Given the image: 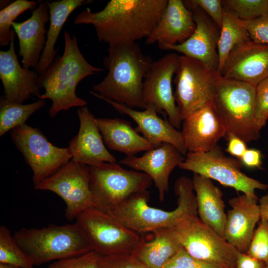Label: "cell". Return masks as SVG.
<instances>
[{"label": "cell", "mask_w": 268, "mask_h": 268, "mask_svg": "<svg viewBox=\"0 0 268 268\" xmlns=\"http://www.w3.org/2000/svg\"><path fill=\"white\" fill-rule=\"evenodd\" d=\"M167 2V0H111L98 12L86 8L73 22L76 25H92L98 40L109 46L136 43L150 35Z\"/></svg>", "instance_id": "6da1fadb"}, {"label": "cell", "mask_w": 268, "mask_h": 268, "mask_svg": "<svg viewBox=\"0 0 268 268\" xmlns=\"http://www.w3.org/2000/svg\"><path fill=\"white\" fill-rule=\"evenodd\" d=\"M152 62L136 43L109 46L103 60L108 73L92 91L131 108L145 109L143 82Z\"/></svg>", "instance_id": "7a4b0ae2"}, {"label": "cell", "mask_w": 268, "mask_h": 268, "mask_svg": "<svg viewBox=\"0 0 268 268\" xmlns=\"http://www.w3.org/2000/svg\"><path fill=\"white\" fill-rule=\"evenodd\" d=\"M65 47L62 56L55 58L46 71L39 74V84L45 92L38 99H50L49 114L54 118L62 111L86 106L87 102L78 97L76 89L86 77L98 74L103 68L89 64L81 53L74 34L64 32Z\"/></svg>", "instance_id": "3957f363"}, {"label": "cell", "mask_w": 268, "mask_h": 268, "mask_svg": "<svg viewBox=\"0 0 268 268\" xmlns=\"http://www.w3.org/2000/svg\"><path fill=\"white\" fill-rule=\"evenodd\" d=\"M174 191L178 196L177 206L173 210L149 205L150 193L145 190L133 195L109 214L140 235L173 227L188 216H198L192 180L184 176L180 177L175 183Z\"/></svg>", "instance_id": "277c9868"}, {"label": "cell", "mask_w": 268, "mask_h": 268, "mask_svg": "<svg viewBox=\"0 0 268 268\" xmlns=\"http://www.w3.org/2000/svg\"><path fill=\"white\" fill-rule=\"evenodd\" d=\"M13 237L33 265L79 256L92 251L79 224H50L41 228H22Z\"/></svg>", "instance_id": "5b68a950"}, {"label": "cell", "mask_w": 268, "mask_h": 268, "mask_svg": "<svg viewBox=\"0 0 268 268\" xmlns=\"http://www.w3.org/2000/svg\"><path fill=\"white\" fill-rule=\"evenodd\" d=\"M256 87L219 74L212 100L225 126L226 135L234 134L247 143L260 137L255 120Z\"/></svg>", "instance_id": "8992f818"}, {"label": "cell", "mask_w": 268, "mask_h": 268, "mask_svg": "<svg viewBox=\"0 0 268 268\" xmlns=\"http://www.w3.org/2000/svg\"><path fill=\"white\" fill-rule=\"evenodd\" d=\"M89 173L93 207L107 214L133 195L147 190L153 182L145 173L116 163L90 166Z\"/></svg>", "instance_id": "52a82bcc"}, {"label": "cell", "mask_w": 268, "mask_h": 268, "mask_svg": "<svg viewBox=\"0 0 268 268\" xmlns=\"http://www.w3.org/2000/svg\"><path fill=\"white\" fill-rule=\"evenodd\" d=\"M242 166L239 159L226 156L217 144L208 151L188 152L179 167L259 200L256 190L265 191L268 185L247 176L241 171Z\"/></svg>", "instance_id": "ba28073f"}, {"label": "cell", "mask_w": 268, "mask_h": 268, "mask_svg": "<svg viewBox=\"0 0 268 268\" xmlns=\"http://www.w3.org/2000/svg\"><path fill=\"white\" fill-rule=\"evenodd\" d=\"M92 250L102 256L132 255L144 240L111 215L90 207L75 218Z\"/></svg>", "instance_id": "9c48e42d"}, {"label": "cell", "mask_w": 268, "mask_h": 268, "mask_svg": "<svg viewBox=\"0 0 268 268\" xmlns=\"http://www.w3.org/2000/svg\"><path fill=\"white\" fill-rule=\"evenodd\" d=\"M219 74L217 69L197 60L179 56L174 95L182 121L212 102Z\"/></svg>", "instance_id": "30bf717a"}, {"label": "cell", "mask_w": 268, "mask_h": 268, "mask_svg": "<svg viewBox=\"0 0 268 268\" xmlns=\"http://www.w3.org/2000/svg\"><path fill=\"white\" fill-rule=\"evenodd\" d=\"M184 249L193 257L225 268H235L238 251L198 215L172 227Z\"/></svg>", "instance_id": "8fae6325"}, {"label": "cell", "mask_w": 268, "mask_h": 268, "mask_svg": "<svg viewBox=\"0 0 268 268\" xmlns=\"http://www.w3.org/2000/svg\"><path fill=\"white\" fill-rule=\"evenodd\" d=\"M10 136L32 171L34 186L55 174L72 158L68 147L53 145L39 129L26 124L10 131Z\"/></svg>", "instance_id": "7c38bea8"}, {"label": "cell", "mask_w": 268, "mask_h": 268, "mask_svg": "<svg viewBox=\"0 0 268 268\" xmlns=\"http://www.w3.org/2000/svg\"><path fill=\"white\" fill-rule=\"evenodd\" d=\"M60 196L66 208L65 215L71 221L84 210L94 207L90 186L89 166L69 161L55 174L34 186Z\"/></svg>", "instance_id": "4fadbf2b"}, {"label": "cell", "mask_w": 268, "mask_h": 268, "mask_svg": "<svg viewBox=\"0 0 268 268\" xmlns=\"http://www.w3.org/2000/svg\"><path fill=\"white\" fill-rule=\"evenodd\" d=\"M179 57L172 53L153 61L143 85V99L146 108L151 107L157 114L167 116L168 121L176 129L180 128L183 122L172 87Z\"/></svg>", "instance_id": "5bb4252c"}, {"label": "cell", "mask_w": 268, "mask_h": 268, "mask_svg": "<svg viewBox=\"0 0 268 268\" xmlns=\"http://www.w3.org/2000/svg\"><path fill=\"white\" fill-rule=\"evenodd\" d=\"M184 2L187 7L192 11L196 29L193 34L183 43L166 46L161 50L176 51L217 70V43L220 34L218 26L192 0Z\"/></svg>", "instance_id": "9a60e30c"}, {"label": "cell", "mask_w": 268, "mask_h": 268, "mask_svg": "<svg viewBox=\"0 0 268 268\" xmlns=\"http://www.w3.org/2000/svg\"><path fill=\"white\" fill-rule=\"evenodd\" d=\"M15 35L12 29L8 49L0 51V78L5 99L11 102L23 104L32 96L39 98L42 94L38 73L35 69L22 67L18 61L15 50Z\"/></svg>", "instance_id": "2e32d148"}, {"label": "cell", "mask_w": 268, "mask_h": 268, "mask_svg": "<svg viewBox=\"0 0 268 268\" xmlns=\"http://www.w3.org/2000/svg\"><path fill=\"white\" fill-rule=\"evenodd\" d=\"M219 73L256 86L268 77V44L251 40L236 46Z\"/></svg>", "instance_id": "e0dca14e"}, {"label": "cell", "mask_w": 268, "mask_h": 268, "mask_svg": "<svg viewBox=\"0 0 268 268\" xmlns=\"http://www.w3.org/2000/svg\"><path fill=\"white\" fill-rule=\"evenodd\" d=\"M185 158V156L175 146L164 142L145 151L141 156H126L119 163L149 176L158 189L160 200L163 201L169 190L171 172Z\"/></svg>", "instance_id": "ac0fdd59"}, {"label": "cell", "mask_w": 268, "mask_h": 268, "mask_svg": "<svg viewBox=\"0 0 268 268\" xmlns=\"http://www.w3.org/2000/svg\"><path fill=\"white\" fill-rule=\"evenodd\" d=\"M181 132L187 150L208 151L225 137V126L212 102L198 109L183 121Z\"/></svg>", "instance_id": "d6986e66"}, {"label": "cell", "mask_w": 268, "mask_h": 268, "mask_svg": "<svg viewBox=\"0 0 268 268\" xmlns=\"http://www.w3.org/2000/svg\"><path fill=\"white\" fill-rule=\"evenodd\" d=\"M90 93L110 105L120 113L133 119L137 124L135 130L138 133H141L154 147L164 142L168 143L175 146L186 156L188 151L181 132L175 128L169 121L159 117L153 108L147 107L143 111H137L102 97L92 91H90Z\"/></svg>", "instance_id": "ffe728a7"}, {"label": "cell", "mask_w": 268, "mask_h": 268, "mask_svg": "<svg viewBox=\"0 0 268 268\" xmlns=\"http://www.w3.org/2000/svg\"><path fill=\"white\" fill-rule=\"evenodd\" d=\"M80 122L78 134L69 141L72 160L89 166L102 163H116V159L106 148L96 118L85 106L77 110Z\"/></svg>", "instance_id": "44dd1931"}, {"label": "cell", "mask_w": 268, "mask_h": 268, "mask_svg": "<svg viewBox=\"0 0 268 268\" xmlns=\"http://www.w3.org/2000/svg\"><path fill=\"white\" fill-rule=\"evenodd\" d=\"M259 200L243 194L229 201L224 238L238 251L247 253L255 228L261 219Z\"/></svg>", "instance_id": "7402d4cb"}, {"label": "cell", "mask_w": 268, "mask_h": 268, "mask_svg": "<svg viewBox=\"0 0 268 268\" xmlns=\"http://www.w3.org/2000/svg\"><path fill=\"white\" fill-rule=\"evenodd\" d=\"M49 18L47 0H40L27 19L12 23V27L18 37V55L22 58L23 67L25 68L35 69L37 67L46 43L47 31L45 24Z\"/></svg>", "instance_id": "603a6c76"}, {"label": "cell", "mask_w": 268, "mask_h": 268, "mask_svg": "<svg viewBox=\"0 0 268 268\" xmlns=\"http://www.w3.org/2000/svg\"><path fill=\"white\" fill-rule=\"evenodd\" d=\"M196 27L192 11L181 0H168L161 17L146 38L147 44L158 43L160 49L186 41Z\"/></svg>", "instance_id": "cb8c5ba5"}, {"label": "cell", "mask_w": 268, "mask_h": 268, "mask_svg": "<svg viewBox=\"0 0 268 268\" xmlns=\"http://www.w3.org/2000/svg\"><path fill=\"white\" fill-rule=\"evenodd\" d=\"M192 180L199 217L224 238L227 214L222 192L212 180L203 176L194 173Z\"/></svg>", "instance_id": "d4e9b609"}, {"label": "cell", "mask_w": 268, "mask_h": 268, "mask_svg": "<svg viewBox=\"0 0 268 268\" xmlns=\"http://www.w3.org/2000/svg\"><path fill=\"white\" fill-rule=\"evenodd\" d=\"M96 121L104 142L112 150L130 156L154 147L127 120L118 118H96Z\"/></svg>", "instance_id": "484cf974"}, {"label": "cell", "mask_w": 268, "mask_h": 268, "mask_svg": "<svg viewBox=\"0 0 268 268\" xmlns=\"http://www.w3.org/2000/svg\"><path fill=\"white\" fill-rule=\"evenodd\" d=\"M152 232L153 239L144 240L132 255L148 268H163L184 248L172 227Z\"/></svg>", "instance_id": "4316f807"}, {"label": "cell", "mask_w": 268, "mask_h": 268, "mask_svg": "<svg viewBox=\"0 0 268 268\" xmlns=\"http://www.w3.org/2000/svg\"><path fill=\"white\" fill-rule=\"evenodd\" d=\"M93 1L91 0H47L50 13V24L45 47L35 69L39 74L45 72L53 63L58 51L55 48L56 44L68 16L77 8Z\"/></svg>", "instance_id": "83f0119b"}, {"label": "cell", "mask_w": 268, "mask_h": 268, "mask_svg": "<svg viewBox=\"0 0 268 268\" xmlns=\"http://www.w3.org/2000/svg\"><path fill=\"white\" fill-rule=\"evenodd\" d=\"M220 30L217 43L218 72L221 70L229 54L235 47L251 40L248 31L240 23L239 18L224 5L223 19Z\"/></svg>", "instance_id": "f1b7e54d"}, {"label": "cell", "mask_w": 268, "mask_h": 268, "mask_svg": "<svg viewBox=\"0 0 268 268\" xmlns=\"http://www.w3.org/2000/svg\"><path fill=\"white\" fill-rule=\"evenodd\" d=\"M44 99H39L30 104L11 102L3 96L0 98V136L26 124L30 117L45 106Z\"/></svg>", "instance_id": "f546056e"}, {"label": "cell", "mask_w": 268, "mask_h": 268, "mask_svg": "<svg viewBox=\"0 0 268 268\" xmlns=\"http://www.w3.org/2000/svg\"><path fill=\"white\" fill-rule=\"evenodd\" d=\"M0 264L21 268H33L34 266L18 245L10 231L4 225L0 226Z\"/></svg>", "instance_id": "4dcf8cb0"}, {"label": "cell", "mask_w": 268, "mask_h": 268, "mask_svg": "<svg viewBox=\"0 0 268 268\" xmlns=\"http://www.w3.org/2000/svg\"><path fill=\"white\" fill-rule=\"evenodd\" d=\"M38 1L16 0L0 10V46L9 45L11 39L12 23L17 17L29 9H35Z\"/></svg>", "instance_id": "1f68e13d"}, {"label": "cell", "mask_w": 268, "mask_h": 268, "mask_svg": "<svg viewBox=\"0 0 268 268\" xmlns=\"http://www.w3.org/2000/svg\"><path fill=\"white\" fill-rule=\"evenodd\" d=\"M222 3L242 20L268 15V0H226Z\"/></svg>", "instance_id": "d6a6232c"}, {"label": "cell", "mask_w": 268, "mask_h": 268, "mask_svg": "<svg viewBox=\"0 0 268 268\" xmlns=\"http://www.w3.org/2000/svg\"><path fill=\"white\" fill-rule=\"evenodd\" d=\"M247 253L268 265V221L261 219Z\"/></svg>", "instance_id": "836d02e7"}, {"label": "cell", "mask_w": 268, "mask_h": 268, "mask_svg": "<svg viewBox=\"0 0 268 268\" xmlns=\"http://www.w3.org/2000/svg\"><path fill=\"white\" fill-rule=\"evenodd\" d=\"M102 256L92 250L79 256L56 261L48 268H97Z\"/></svg>", "instance_id": "e575fe53"}, {"label": "cell", "mask_w": 268, "mask_h": 268, "mask_svg": "<svg viewBox=\"0 0 268 268\" xmlns=\"http://www.w3.org/2000/svg\"><path fill=\"white\" fill-rule=\"evenodd\" d=\"M255 120L260 131L268 119V77L261 81L256 87Z\"/></svg>", "instance_id": "d590c367"}, {"label": "cell", "mask_w": 268, "mask_h": 268, "mask_svg": "<svg viewBox=\"0 0 268 268\" xmlns=\"http://www.w3.org/2000/svg\"><path fill=\"white\" fill-rule=\"evenodd\" d=\"M163 268H225L219 265L197 259L183 248Z\"/></svg>", "instance_id": "8d00e7d4"}, {"label": "cell", "mask_w": 268, "mask_h": 268, "mask_svg": "<svg viewBox=\"0 0 268 268\" xmlns=\"http://www.w3.org/2000/svg\"><path fill=\"white\" fill-rule=\"evenodd\" d=\"M97 268H148L131 254L102 256Z\"/></svg>", "instance_id": "74e56055"}, {"label": "cell", "mask_w": 268, "mask_h": 268, "mask_svg": "<svg viewBox=\"0 0 268 268\" xmlns=\"http://www.w3.org/2000/svg\"><path fill=\"white\" fill-rule=\"evenodd\" d=\"M239 22L248 31L251 40L268 44V15L248 21L239 19Z\"/></svg>", "instance_id": "f35d334b"}, {"label": "cell", "mask_w": 268, "mask_h": 268, "mask_svg": "<svg viewBox=\"0 0 268 268\" xmlns=\"http://www.w3.org/2000/svg\"><path fill=\"white\" fill-rule=\"evenodd\" d=\"M212 19L215 24L221 28L223 19V5L220 0H192Z\"/></svg>", "instance_id": "ab89813d"}, {"label": "cell", "mask_w": 268, "mask_h": 268, "mask_svg": "<svg viewBox=\"0 0 268 268\" xmlns=\"http://www.w3.org/2000/svg\"><path fill=\"white\" fill-rule=\"evenodd\" d=\"M225 137L227 140L225 151L232 157L239 160L248 149L247 143L233 134H226Z\"/></svg>", "instance_id": "60d3db41"}, {"label": "cell", "mask_w": 268, "mask_h": 268, "mask_svg": "<svg viewBox=\"0 0 268 268\" xmlns=\"http://www.w3.org/2000/svg\"><path fill=\"white\" fill-rule=\"evenodd\" d=\"M262 154L255 148H248L239 159L242 165L249 168L262 169Z\"/></svg>", "instance_id": "b9f144b4"}, {"label": "cell", "mask_w": 268, "mask_h": 268, "mask_svg": "<svg viewBox=\"0 0 268 268\" xmlns=\"http://www.w3.org/2000/svg\"><path fill=\"white\" fill-rule=\"evenodd\" d=\"M266 265L250 256L247 253L238 252L236 257L235 268H266Z\"/></svg>", "instance_id": "7bdbcfd3"}, {"label": "cell", "mask_w": 268, "mask_h": 268, "mask_svg": "<svg viewBox=\"0 0 268 268\" xmlns=\"http://www.w3.org/2000/svg\"><path fill=\"white\" fill-rule=\"evenodd\" d=\"M261 219L268 221V193L262 196L259 200Z\"/></svg>", "instance_id": "ee69618b"}, {"label": "cell", "mask_w": 268, "mask_h": 268, "mask_svg": "<svg viewBox=\"0 0 268 268\" xmlns=\"http://www.w3.org/2000/svg\"><path fill=\"white\" fill-rule=\"evenodd\" d=\"M0 268H21L17 266L5 264H0Z\"/></svg>", "instance_id": "f6af8a7d"}, {"label": "cell", "mask_w": 268, "mask_h": 268, "mask_svg": "<svg viewBox=\"0 0 268 268\" xmlns=\"http://www.w3.org/2000/svg\"><path fill=\"white\" fill-rule=\"evenodd\" d=\"M266 268H268V265L266 266Z\"/></svg>", "instance_id": "bcb514c9"}]
</instances>
